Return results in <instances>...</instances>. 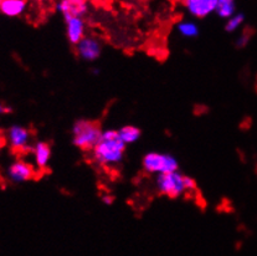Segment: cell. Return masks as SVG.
Instances as JSON below:
<instances>
[{
    "label": "cell",
    "mask_w": 257,
    "mask_h": 256,
    "mask_svg": "<svg viewBox=\"0 0 257 256\" xmlns=\"http://www.w3.org/2000/svg\"><path fill=\"white\" fill-rule=\"evenodd\" d=\"M125 146L127 145L122 141L118 131H104L92 151L94 161L101 166H114L120 163L124 157Z\"/></svg>",
    "instance_id": "cell-1"
},
{
    "label": "cell",
    "mask_w": 257,
    "mask_h": 256,
    "mask_svg": "<svg viewBox=\"0 0 257 256\" xmlns=\"http://www.w3.org/2000/svg\"><path fill=\"white\" fill-rule=\"evenodd\" d=\"M102 127L98 121L81 118L73 123L72 142L83 152H92L102 136Z\"/></svg>",
    "instance_id": "cell-2"
},
{
    "label": "cell",
    "mask_w": 257,
    "mask_h": 256,
    "mask_svg": "<svg viewBox=\"0 0 257 256\" xmlns=\"http://www.w3.org/2000/svg\"><path fill=\"white\" fill-rule=\"evenodd\" d=\"M157 189L162 195L169 197L172 199L182 197L185 192H188L187 185H185V174H182L178 171L158 174Z\"/></svg>",
    "instance_id": "cell-3"
},
{
    "label": "cell",
    "mask_w": 257,
    "mask_h": 256,
    "mask_svg": "<svg viewBox=\"0 0 257 256\" xmlns=\"http://www.w3.org/2000/svg\"><path fill=\"white\" fill-rule=\"evenodd\" d=\"M142 166L147 173L151 174L170 173V172L178 171L179 168V163L175 157L159 152L147 153L142 162Z\"/></svg>",
    "instance_id": "cell-4"
},
{
    "label": "cell",
    "mask_w": 257,
    "mask_h": 256,
    "mask_svg": "<svg viewBox=\"0 0 257 256\" xmlns=\"http://www.w3.org/2000/svg\"><path fill=\"white\" fill-rule=\"evenodd\" d=\"M77 56L81 60L87 62H93L99 59L102 54V45L96 38L92 36H85L77 45L75 46Z\"/></svg>",
    "instance_id": "cell-5"
},
{
    "label": "cell",
    "mask_w": 257,
    "mask_h": 256,
    "mask_svg": "<svg viewBox=\"0 0 257 256\" xmlns=\"http://www.w3.org/2000/svg\"><path fill=\"white\" fill-rule=\"evenodd\" d=\"M56 9L65 20L70 18H82L88 12V0H59Z\"/></svg>",
    "instance_id": "cell-6"
},
{
    "label": "cell",
    "mask_w": 257,
    "mask_h": 256,
    "mask_svg": "<svg viewBox=\"0 0 257 256\" xmlns=\"http://www.w3.org/2000/svg\"><path fill=\"white\" fill-rule=\"evenodd\" d=\"M36 171L30 163L25 161H17L8 169V178L13 183H24L35 179Z\"/></svg>",
    "instance_id": "cell-7"
},
{
    "label": "cell",
    "mask_w": 257,
    "mask_h": 256,
    "mask_svg": "<svg viewBox=\"0 0 257 256\" xmlns=\"http://www.w3.org/2000/svg\"><path fill=\"white\" fill-rule=\"evenodd\" d=\"M184 7L191 17L203 19L216 10L217 0H184Z\"/></svg>",
    "instance_id": "cell-8"
},
{
    "label": "cell",
    "mask_w": 257,
    "mask_h": 256,
    "mask_svg": "<svg viewBox=\"0 0 257 256\" xmlns=\"http://www.w3.org/2000/svg\"><path fill=\"white\" fill-rule=\"evenodd\" d=\"M30 131L23 126H13L8 131V140H9L10 147L14 151H25L30 141Z\"/></svg>",
    "instance_id": "cell-9"
},
{
    "label": "cell",
    "mask_w": 257,
    "mask_h": 256,
    "mask_svg": "<svg viewBox=\"0 0 257 256\" xmlns=\"http://www.w3.org/2000/svg\"><path fill=\"white\" fill-rule=\"evenodd\" d=\"M66 22V35L71 45L76 46L85 38V22L82 18H70Z\"/></svg>",
    "instance_id": "cell-10"
},
{
    "label": "cell",
    "mask_w": 257,
    "mask_h": 256,
    "mask_svg": "<svg viewBox=\"0 0 257 256\" xmlns=\"http://www.w3.org/2000/svg\"><path fill=\"white\" fill-rule=\"evenodd\" d=\"M28 7L26 0H2L0 12L9 18H17L24 14Z\"/></svg>",
    "instance_id": "cell-11"
},
{
    "label": "cell",
    "mask_w": 257,
    "mask_h": 256,
    "mask_svg": "<svg viewBox=\"0 0 257 256\" xmlns=\"http://www.w3.org/2000/svg\"><path fill=\"white\" fill-rule=\"evenodd\" d=\"M36 166L40 169H45L51 158V146L47 142H38L34 147Z\"/></svg>",
    "instance_id": "cell-12"
},
{
    "label": "cell",
    "mask_w": 257,
    "mask_h": 256,
    "mask_svg": "<svg viewBox=\"0 0 257 256\" xmlns=\"http://www.w3.org/2000/svg\"><path fill=\"white\" fill-rule=\"evenodd\" d=\"M236 12V4L235 0H217L216 5V13L220 18H224V19H230L231 17H234Z\"/></svg>",
    "instance_id": "cell-13"
},
{
    "label": "cell",
    "mask_w": 257,
    "mask_h": 256,
    "mask_svg": "<svg viewBox=\"0 0 257 256\" xmlns=\"http://www.w3.org/2000/svg\"><path fill=\"white\" fill-rule=\"evenodd\" d=\"M118 133H119L120 138H122V141L125 143V145L137 142L142 136V131L140 128L136 126H131V124L120 128V130L118 131Z\"/></svg>",
    "instance_id": "cell-14"
},
{
    "label": "cell",
    "mask_w": 257,
    "mask_h": 256,
    "mask_svg": "<svg viewBox=\"0 0 257 256\" xmlns=\"http://www.w3.org/2000/svg\"><path fill=\"white\" fill-rule=\"evenodd\" d=\"M177 30L183 38L193 39L199 35V26L194 22H189V20H183L177 25Z\"/></svg>",
    "instance_id": "cell-15"
},
{
    "label": "cell",
    "mask_w": 257,
    "mask_h": 256,
    "mask_svg": "<svg viewBox=\"0 0 257 256\" xmlns=\"http://www.w3.org/2000/svg\"><path fill=\"white\" fill-rule=\"evenodd\" d=\"M243 20H245L243 14H235L234 17L227 19L226 25H225V30H226L227 33H234L236 29H238L242 25Z\"/></svg>",
    "instance_id": "cell-16"
},
{
    "label": "cell",
    "mask_w": 257,
    "mask_h": 256,
    "mask_svg": "<svg viewBox=\"0 0 257 256\" xmlns=\"http://www.w3.org/2000/svg\"><path fill=\"white\" fill-rule=\"evenodd\" d=\"M250 38H251L250 34L243 33L242 35L240 36V39L236 41V46H237V48H243V46H246V45H247L248 40H250Z\"/></svg>",
    "instance_id": "cell-17"
},
{
    "label": "cell",
    "mask_w": 257,
    "mask_h": 256,
    "mask_svg": "<svg viewBox=\"0 0 257 256\" xmlns=\"http://www.w3.org/2000/svg\"><path fill=\"white\" fill-rule=\"evenodd\" d=\"M12 112V108L8 106H5V104L0 103V114H5V113H10Z\"/></svg>",
    "instance_id": "cell-18"
},
{
    "label": "cell",
    "mask_w": 257,
    "mask_h": 256,
    "mask_svg": "<svg viewBox=\"0 0 257 256\" xmlns=\"http://www.w3.org/2000/svg\"><path fill=\"white\" fill-rule=\"evenodd\" d=\"M113 200H114V198L109 197V195H104V197H103V202L106 203L107 205H111L112 203H113Z\"/></svg>",
    "instance_id": "cell-19"
},
{
    "label": "cell",
    "mask_w": 257,
    "mask_h": 256,
    "mask_svg": "<svg viewBox=\"0 0 257 256\" xmlns=\"http://www.w3.org/2000/svg\"><path fill=\"white\" fill-rule=\"evenodd\" d=\"M2 143H3V138H2V135H0V146H2Z\"/></svg>",
    "instance_id": "cell-20"
},
{
    "label": "cell",
    "mask_w": 257,
    "mask_h": 256,
    "mask_svg": "<svg viewBox=\"0 0 257 256\" xmlns=\"http://www.w3.org/2000/svg\"><path fill=\"white\" fill-rule=\"evenodd\" d=\"M40 2H49V0H40Z\"/></svg>",
    "instance_id": "cell-21"
},
{
    "label": "cell",
    "mask_w": 257,
    "mask_h": 256,
    "mask_svg": "<svg viewBox=\"0 0 257 256\" xmlns=\"http://www.w3.org/2000/svg\"><path fill=\"white\" fill-rule=\"evenodd\" d=\"M0 5H2V0H0Z\"/></svg>",
    "instance_id": "cell-22"
},
{
    "label": "cell",
    "mask_w": 257,
    "mask_h": 256,
    "mask_svg": "<svg viewBox=\"0 0 257 256\" xmlns=\"http://www.w3.org/2000/svg\"><path fill=\"white\" fill-rule=\"evenodd\" d=\"M183 2H184V0H183Z\"/></svg>",
    "instance_id": "cell-23"
}]
</instances>
